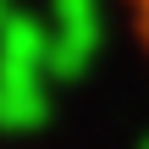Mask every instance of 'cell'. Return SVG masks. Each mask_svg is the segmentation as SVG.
Instances as JSON below:
<instances>
[{"label":"cell","instance_id":"obj_1","mask_svg":"<svg viewBox=\"0 0 149 149\" xmlns=\"http://www.w3.org/2000/svg\"><path fill=\"white\" fill-rule=\"evenodd\" d=\"M133 6V22H138V39H144V50H149V0H127Z\"/></svg>","mask_w":149,"mask_h":149}]
</instances>
